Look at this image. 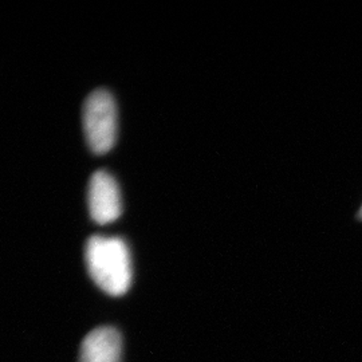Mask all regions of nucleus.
Returning a JSON list of instances; mask_svg holds the SVG:
<instances>
[{
	"label": "nucleus",
	"instance_id": "obj_1",
	"mask_svg": "<svg viewBox=\"0 0 362 362\" xmlns=\"http://www.w3.org/2000/svg\"><path fill=\"white\" fill-rule=\"evenodd\" d=\"M91 279L112 297L124 296L132 285V258L128 245L116 236L94 235L86 245Z\"/></svg>",
	"mask_w": 362,
	"mask_h": 362
},
{
	"label": "nucleus",
	"instance_id": "obj_2",
	"mask_svg": "<svg viewBox=\"0 0 362 362\" xmlns=\"http://www.w3.org/2000/svg\"><path fill=\"white\" fill-rule=\"evenodd\" d=\"M83 132L91 151L107 153L116 143L117 106L113 95L105 89L94 90L83 104Z\"/></svg>",
	"mask_w": 362,
	"mask_h": 362
},
{
	"label": "nucleus",
	"instance_id": "obj_3",
	"mask_svg": "<svg viewBox=\"0 0 362 362\" xmlns=\"http://www.w3.org/2000/svg\"><path fill=\"white\" fill-rule=\"evenodd\" d=\"M88 203L97 224L116 221L122 214V200L116 179L106 170H97L89 181Z\"/></svg>",
	"mask_w": 362,
	"mask_h": 362
},
{
	"label": "nucleus",
	"instance_id": "obj_4",
	"mask_svg": "<svg viewBox=\"0 0 362 362\" xmlns=\"http://www.w3.org/2000/svg\"><path fill=\"white\" fill-rule=\"evenodd\" d=\"M79 362H122V338L113 327H100L82 342Z\"/></svg>",
	"mask_w": 362,
	"mask_h": 362
},
{
	"label": "nucleus",
	"instance_id": "obj_5",
	"mask_svg": "<svg viewBox=\"0 0 362 362\" xmlns=\"http://www.w3.org/2000/svg\"><path fill=\"white\" fill-rule=\"evenodd\" d=\"M356 219L358 220V221H362V204L360 209L357 211V214H356Z\"/></svg>",
	"mask_w": 362,
	"mask_h": 362
}]
</instances>
